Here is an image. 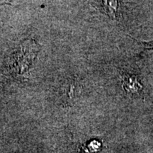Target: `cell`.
<instances>
[{"mask_svg": "<svg viewBox=\"0 0 153 153\" xmlns=\"http://www.w3.org/2000/svg\"><path fill=\"white\" fill-rule=\"evenodd\" d=\"M121 85L127 94L137 97L143 92V86L136 75L133 74H123L121 77Z\"/></svg>", "mask_w": 153, "mask_h": 153, "instance_id": "2", "label": "cell"}, {"mask_svg": "<svg viewBox=\"0 0 153 153\" xmlns=\"http://www.w3.org/2000/svg\"><path fill=\"white\" fill-rule=\"evenodd\" d=\"M37 48L33 42H25L19 49L13 53L9 60V66L13 74L17 76L26 74L31 65L37 53Z\"/></svg>", "mask_w": 153, "mask_h": 153, "instance_id": "1", "label": "cell"}, {"mask_svg": "<svg viewBox=\"0 0 153 153\" xmlns=\"http://www.w3.org/2000/svg\"><path fill=\"white\" fill-rule=\"evenodd\" d=\"M145 48L148 50H153V40L148 42H141Z\"/></svg>", "mask_w": 153, "mask_h": 153, "instance_id": "4", "label": "cell"}, {"mask_svg": "<svg viewBox=\"0 0 153 153\" xmlns=\"http://www.w3.org/2000/svg\"><path fill=\"white\" fill-rule=\"evenodd\" d=\"M120 2L118 1H102L101 3V8L109 18L116 19L118 13Z\"/></svg>", "mask_w": 153, "mask_h": 153, "instance_id": "3", "label": "cell"}]
</instances>
